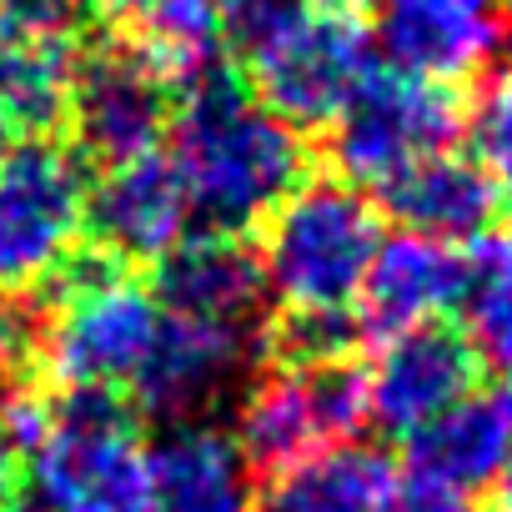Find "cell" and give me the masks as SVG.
I'll list each match as a JSON object with an SVG mask.
<instances>
[{
    "instance_id": "cell-16",
    "label": "cell",
    "mask_w": 512,
    "mask_h": 512,
    "mask_svg": "<svg viewBox=\"0 0 512 512\" xmlns=\"http://www.w3.org/2000/svg\"><path fill=\"white\" fill-rule=\"evenodd\" d=\"M407 467L412 477L457 497L497 487V477L512 467V382L472 387L462 402L417 427L407 437Z\"/></svg>"
},
{
    "instance_id": "cell-20",
    "label": "cell",
    "mask_w": 512,
    "mask_h": 512,
    "mask_svg": "<svg viewBox=\"0 0 512 512\" xmlns=\"http://www.w3.org/2000/svg\"><path fill=\"white\" fill-rule=\"evenodd\" d=\"M136 51L176 96L221 76L226 71L221 0H161L151 16L136 21Z\"/></svg>"
},
{
    "instance_id": "cell-21",
    "label": "cell",
    "mask_w": 512,
    "mask_h": 512,
    "mask_svg": "<svg viewBox=\"0 0 512 512\" xmlns=\"http://www.w3.org/2000/svg\"><path fill=\"white\" fill-rule=\"evenodd\" d=\"M76 81L71 41H0V111L16 131L46 136L66 121Z\"/></svg>"
},
{
    "instance_id": "cell-26",
    "label": "cell",
    "mask_w": 512,
    "mask_h": 512,
    "mask_svg": "<svg viewBox=\"0 0 512 512\" xmlns=\"http://www.w3.org/2000/svg\"><path fill=\"white\" fill-rule=\"evenodd\" d=\"M377 512H467V502L437 482H422V477H407V482H392L387 497L377 502Z\"/></svg>"
},
{
    "instance_id": "cell-5",
    "label": "cell",
    "mask_w": 512,
    "mask_h": 512,
    "mask_svg": "<svg viewBox=\"0 0 512 512\" xmlns=\"http://www.w3.org/2000/svg\"><path fill=\"white\" fill-rule=\"evenodd\" d=\"M382 216L347 181H302L262 236L267 292L287 312H352L362 277L382 246Z\"/></svg>"
},
{
    "instance_id": "cell-10",
    "label": "cell",
    "mask_w": 512,
    "mask_h": 512,
    "mask_svg": "<svg viewBox=\"0 0 512 512\" xmlns=\"http://www.w3.org/2000/svg\"><path fill=\"white\" fill-rule=\"evenodd\" d=\"M512 36V0H377V46L422 81L482 71Z\"/></svg>"
},
{
    "instance_id": "cell-24",
    "label": "cell",
    "mask_w": 512,
    "mask_h": 512,
    "mask_svg": "<svg viewBox=\"0 0 512 512\" xmlns=\"http://www.w3.org/2000/svg\"><path fill=\"white\" fill-rule=\"evenodd\" d=\"M462 131L472 136V151H477L472 161L487 171V181L497 186V196L512 201V66L497 71L477 91Z\"/></svg>"
},
{
    "instance_id": "cell-25",
    "label": "cell",
    "mask_w": 512,
    "mask_h": 512,
    "mask_svg": "<svg viewBox=\"0 0 512 512\" xmlns=\"http://www.w3.org/2000/svg\"><path fill=\"white\" fill-rule=\"evenodd\" d=\"M86 0H0V41H71Z\"/></svg>"
},
{
    "instance_id": "cell-18",
    "label": "cell",
    "mask_w": 512,
    "mask_h": 512,
    "mask_svg": "<svg viewBox=\"0 0 512 512\" xmlns=\"http://www.w3.org/2000/svg\"><path fill=\"white\" fill-rule=\"evenodd\" d=\"M382 201L402 231H417V236H432L447 246L487 236L497 221V206H502L487 171L472 156H452V151H437V156L407 166L392 186H382Z\"/></svg>"
},
{
    "instance_id": "cell-15",
    "label": "cell",
    "mask_w": 512,
    "mask_h": 512,
    "mask_svg": "<svg viewBox=\"0 0 512 512\" xmlns=\"http://www.w3.org/2000/svg\"><path fill=\"white\" fill-rule=\"evenodd\" d=\"M156 302L171 317L251 327L267 292V272L241 236L231 231H186L156 262Z\"/></svg>"
},
{
    "instance_id": "cell-14",
    "label": "cell",
    "mask_w": 512,
    "mask_h": 512,
    "mask_svg": "<svg viewBox=\"0 0 512 512\" xmlns=\"http://www.w3.org/2000/svg\"><path fill=\"white\" fill-rule=\"evenodd\" d=\"M467 292V256L447 241L392 231L382 236L372 267L357 292V327L377 342L402 337L412 327H432Z\"/></svg>"
},
{
    "instance_id": "cell-4",
    "label": "cell",
    "mask_w": 512,
    "mask_h": 512,
    "mask_svg": "<svg viewBox=\"0 0 512 512\" xmlns=\"http://www.w3.org/2000/svg\"><path fill=\"white\" fill-rule=\"evenodd\" d=\"M156 327V292L126 277L111 256L81 251L56 277L51 307L36 317V367L56 392H116L131 387Z\"/></svg>"
},
{
    "instance_id": "cell-9",
    "label": "cell",
    "mask_w": 512,
    "mask_h": 512,
    "mask_svg": "<svg viewBox=\"0 0 512 512\" xmlns=\"http://www.w3.org/2000/svg\"><path fill=\"white\" fill-rule=\"evenodd\" d=\"M66 121L81 156L121 166L151 156L171 131V86L141 61L136 46H101L91 56H76Z\"/></svg>"
},
{
    "instance_id": "cell-22",
    "label": "cell",
    "mask_w": 512,
    "mask_h": 512,
    "mask_svg": "<svg viewBox=\"0 0 512 512\" xmlns=\"http://www.w3.org/2000/svg\"><path fill=\"white\" fill-rule=\"evenodd\" d=\"M467 347L497 377L512 382V231L477 236L467 256V292H462Z\"/></svg>"
},
{
    "instance_id": "cell-27",
    "label": "cell",
    "mask_w": 512,
    "mask_h": 512,
    "mask_svg": "<svg viewBox=\"0 0 512 512\" xmlns=\"http://www.w3.org/2000/svg\"><path fill=\"white\" fill-rule=\"evenodd\" d=\"M21 477H26V467H21V452L0 437V512H11L16 502H21Z\"/></svg>"
},
{
    "instance_id": "cell-7",
    "label": "cell",
    "mask_w": 512,
    "mask_h": 512,
    "mask_svg": "<svg viewBox=\"0 0 512 512\" xmlns=\"http://www.w3.org/2000/svg\"><path fill=\"white\" fill-rule=\"evenodd\" d=\"M462 101L442 81L407 76L397 66L372 71L362 91L342 106L327 136V156L357 191L392 186L407 166L447 151L462 136Z\"/></svg>"
},
{
    "instance_id": "cell-23",
    "label": "cell",
    "mask_w": 512,
    "mask_h": 512,
    "mask_svg": "<svg viewBox=\"0 0 512 512\" xmlns=\"http://www.w3.org/2000/svg\"><path fill=\"white\" fill-rule=\"evenodd\" d=\"M357 337L362 327L352 312H287L282 307V317L267 332V352L277 357V367H332V362H347Z\"/></svg>"
},
{
    "instance_id": "cell-29",
    "label": "cell",
    "mask_w": 512,
    "mask_h": 512,
    "mask_svg": "<svg viewBox=\"0 0 512 512\" xmlns=\"http://www.w3.org/2000/svg\"><path fill=\"white\" fill-rule=\"evenodd\" d=\"M497 512H512V467L497 477Z\"/></svg>"
},
{
    "instance_id": "cell-31",
    "label": "cell",
    "mask_w": 512,
    "mask_h": 512,
    "mask_svg": "<svg viewBox=\"0 0 512 512\" xmlns=\"http://www.w3.org/2000/svg\"><path fill=\"white\" fill-rule=\"evenodd\" d=\"M11 512H46V507H41V502H36V497H21V502H16V507H11Z\"/></svg>"
},
{
    "instance_id": "cell-28",
    "label": "cell",
    "mask_w": 512,
    "mask_h": 512,
    "mask_svg": "<svg viewBox=\"0 0 512 512\" xmlns=\"http://www.w3.org/2000/svg\"><path fill=\"white\" fill-rule=\"evenodd\" d=\"M86 6L101 16V21H111V26H136L141 16H151L161 0H86Z\"/></svg>"
},
{
    "instance_id": "cell-6",
    "label": "cell",
    "mask_w": 512,
    "mask_h": 512,
    "mask_svg": "<svg viewBox=\"0 0 512 512\" xmlns=\"http://www.w3.org/2000/svg\"><path fill=\"white\" fill-rule=\"evenodd\" d=\"M86 166L51 136L0 156V287L36 292L66 272L86 236Z\"/></svg>"
},
{
    "instance_id": "cell-17",
    "label": "cell",
    "mask_w": 512,
    "mask_h": 512,
    "mask_svg": "<svg viewBox=\"0 0 512 512\" xmlns=\"http://www.w3.org/2000/svg\"><path fill=\"white\" fill-rule=\"evenodd\" d=\"M251 467L231 432L171 422L151 447V512H251Z\"/></svg>"
},
{
    "instance_id": "cell-2",
    "label": "cell",
    "mask_w": 512,
    "mask_h": 512,
    "mask_svg": "<svg viewBox=\"0 0 512 512\" xmlns=\"http://www.w3.org/2000/svg\"><path fill=\"white\" fill-rule=\"evenodd\" d=\"M0 437L31 472L46 512H151V447L116 392H56L6 387Z\"/></svg>"
},
{
    "instance_id": "cell-3",
    "label": "cell",
    "mask_w": 512,
    "mask_h": 512,
    "mask_svg": "<svg viewBox=\"0 0 512 512\" xmlns=\"http://www.w3.org/2000/svg\"><path fill=\"white\" fill-rule=\"evenodd\" d=\"M226 51L246 66L256 101L287 126H332L362 91L372 36L352 11L317 0H221Z\"/></svg>"
},
{
    "instance_id": "cell-1",
    "label": "cell",
    "mask_w": 512,
    "mask_h": 512,
    "mask_svg": "<svg viewBox=\"0 0 512 512\" xmlns=\"http://www.w3.org/2000/svg\"><path fill=\"white\" fill-rule=\"evenodd\" d=\"M191 221L241 236L262 226L307 176V141L297 126L251 101L231 71L181 91L171 116V156Z\"/></svg>"
},
{
    "instance_id": "cell-13",
    "label": "cell",
    "mask_w": 512,
    "mask_h": 512,
    "mask_svg": "<svg viewBox=\"0 0 512 512\" xmlns=\"http://www.w3.org/2000/svg\"><path fill=\"white\" fill-rule=\"evenodd\" d=\"M367 377V422L412 437L437 412L462 402L477 387V357L462 332L452 327H412L402 337H387Z\"/></svg>"
},
{
    "instance_id": "cell-11",
    "label": "cell",
    "mask_w": 512,
    "mask_h": 512,
    "mask_svg": "<svg viewBox=\"0 0 512 512\" xmlns=\"http://www.w3.org/2000/svg\"><path fill=\"white\" fill-rule=\"evenodd\" d=\"M251 327L196 322V317H161L146 362L131 377L141 412L166 422H191L211 402L231 397L251 367Z\"/></svg>"
},
{
    "instance_id": "cell-12",
    "label": "cell",
    "mask_w": 512,
    "mask_h": 512,
    "mask_svg": "<svg viewBox=\"0 0 512 512\" xmlns=\"http://www.w3.org/2000/svg\"><path fill=\"white\" fill-rule=\"evenodd\" d=\"M86 231L101 256L121 267L161 262V256L191 231V201L166 156H136L106 166L86 191Z\"/></svg>"
},
{
    "instance_id": "cell-19",
    "label": "cell",
    "mask_w": 512,
    "mask_h": 512,
    "mask_svg": "<svg viewBox=\"0 0 512 512\" xmlns=\"http://www.w3.org/2000/svg\"><path fill=\"white\" fill-rule=\"evenodd\" d=\"M392 482L397 477L382 452L337 442L267 472V482L251 492V512H377Z\"/></svg>"
},
{
    "instance_id": "cell-8",
    "label": "cell",
    "mask_w": 512,
    "mask_h": 512,
    "mask_svg": "<svg viewBox=\"0 0 512 512\" xmlns=\"http://www.w3.org/2000/svg\"><path fill=\"white\" fill-rule=\"evenodd\" d=\"M367 427V377L352 362L277 367L256 377L236 412V447L246 467L277 472L322 447L352 442Z\"/></svg>"
},
{
    "instance_id": "cell-30",
    "label": "cell",
    "mask_w": 512,
    "mask_h": 512,
    "mask_svg": "<svg viewBox=\"0 0 512 512\" xmlns=\"http://www.w3.org/2000/svg\"><path fill=\"white\" fill-rule=\"evenodd\" d=\"M11 136H16V126H11V121H6V111H0V156H6V151H11V146H16V141H11Z\"/></svg>"
}]
</instances>
